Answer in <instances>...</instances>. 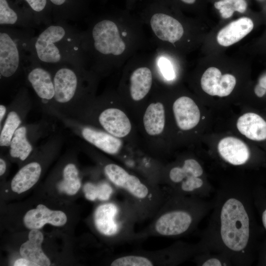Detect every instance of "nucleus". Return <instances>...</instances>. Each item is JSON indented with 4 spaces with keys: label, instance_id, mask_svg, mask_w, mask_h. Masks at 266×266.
Masks as SVG:
<instances>
[{
    "label": "nucleus",
    "instance_id": "obj_1",
    "mask_svg": "<svg viewBox=\"0 0 266 266\" xmlns=\"http://www.w3.org/2000/svg\"><path fill=\"white\" fill-rule=\"evenodd\" d=\"M141 23L126 12L92 21L82 31L83 48L92 69L108 70L135 55L143 43Z\"/></svg>",
    "mask_w": 266,
    "mask_h": 266
},
{
    "label": "nucleus",
    "instance_id": "obj_2",
    "mask_svg": "<svg viewBox=\"0 0 266 266\" xmlns=\"http://www.w3.org/2000/svg\"><path fill=\"white\" fill-rule=\"evenodd\" d=\"M29 56L40 64L53 66L69 64L86 66L82 31L61 20L53 21L32 39Z\"/></svg>",
    "mask_w": 266,
    "mask_h": 266
},
{
    "label": "nucleus",
    "instance_id": "obj_3",
    "mask_svg": "<svg viewBox=\"0 0 266 266\" xmlns=\"http://www.w3.org/2000/svg\"><path fill=\"white\" fill-rule=\"evenodd\" d=\"M104 171L123 195L138 222L152 218L164 200V194L158 184L143 180L115 164L106 165Z\"/></svg>",
    "mask_w": 266,
    "mask_h": 266
},
{
    "label": "nucleus",
    "instance_id": "obj_4",
    "mask_svg": "<svg viewBox=\"0 0 266 266\" xmlns=\"http://www.w3.org/2000/svg\"><path fill=\"white\" fill-rule=\"evenodd\" d=\"M97 230L102 235L113 238L120 243L141 239L134 232L138 222L131 207L124 200L100 205L94 214Z\"/></svg>",
    "mask_w": 266,
    "mask_h": 266
},
{
    "label": "nucleus",
    "instance_id": "obj_5",
    "mask_svg": "<svg viewBox=\"0 0 266 266\" xmlns=\"http://www.w3.org/2000/svg\"><path fill=\"white\" fill-rule=\"evenodd\" d=\"M33 29L0 26V76L8 79L23 69Z\"/></svg>",
    "mask_w": 266,
    "mask_h": 266
},
{
    "label": "nucleus",
    "instance_id": "obj_6",
    "mask_svg": "<svg viewBox=\"0 0 266 266\" xmlns=\"http://www.w3.org/2000/svg\"><path fill=\"white\" fill-rule=\"evenodd\" d=\"M220 218L224 243L234 251L244 249L249 239V222L243 204L235 199H229L222 207Z\"/></svg>",
    "mask_w": 266,
    "mask_h": 266
},
{
    "label": "nucleus",
    "instance_id": "obj_7",
    "mask_svg": "<svg viewBox=\"0 0 266 266\" xmlns=\"http://www.w3.org/2000/svg\"><path fill=\"white\" fill-rule=\"evenodd\" d=\"M49 66L53 78L54 100L57 103L68 104L87 91L86 84L90 78V71L85 66L69 64Z\"/></svg>",
    "mask_w": 266,
    "mask_h": 266
},
{
    "label": "nucleus",
    "instance_id": "obj_8",
    "mask_svg": "<svg viewBox=\"0 0 266 266\" xmlns=\"http://www.w3.org/2000/svg\"><path fill=\"white\" fill-rule=\"evenodd\" d=\"M193 218L184 210L171 209L163 202L145 230L139 233L141 238L148 236H174L185 233Z\"/></svg>",
    "mask_w": 266,
    "mask_h": 266
},
{
    "label": "nucleus",
    "instance_id": "obj_9",
    "mask_svg": "<svg viewBox=\"0 0 266 266\" xmlns=\"http://www.w3.org/2000/svg\"><path fill=\"white\" fill-rule=\"evenodd\" d=\"M23 70L27 80L36 95L43 100H54L55 89L52 72L49 66L37 62L29 56Z\"/></svg>",
    "mask_w": 266,
    "mask_h": 266
},
{
    "label": "nucleus",
    "instance_id": "obj_10",
    "mask_svg": "<svg viewBox=\"0 0 266 266\" xmlns=\"http://www.w3.org/2000/svg\"><path fill=\"white\" fill-rule=\"evenodd\" d=\"M133 67L129 77V92L132 99L139 101L150 92L153 84L151 59L140 58L134 55L129 59Z\"/></svg>",
    "mask_w": 266,
    "mask_h": 266
},
{
    "label": "nucleus",
    "instance_id": "obj_11",
    "mask_svg": "<svg viewBox=\"0 0 266 266\" xmlns=\"http://www.w3.org/2000/svg\"><path fill=\"white\" fill-rule=\"evenodd\" d=\"M203 173L200 165L195 160L184 161L182 166H175L169 171L168 178L174 184H179L180 189L190 192L200 188L203 184L199 177Z\"/></svg>",
    "mask_w": 266,
    "mask_h": 266
},
{
    "label": "nucleus",
    "instance_id": "obj_12",
    "mask_svg": "<svg viewBox=\"0 0 266 266\" xmlns=\"http://www.w3.org/2000/svg\"><path fill=\"white\" fill-rule=\"evenodd\" d=\"M236 84L235 77L231 74L222 75L220 70L215 67L208 68L200 79V86L207 94L220 97L229 96Z\"/></svg>",
    "mask_w": 266,
    "mask_h": 266
},
{
    "label": "nucleus",
    "instance_id": "obj_13",
    "mask_svg": "<svg viewBox=\"0 0 266 266\" xmlns=\"http://www.w3.org/2000/svg\"><path fill=\"white\" fill-rule=\"evenodd\" d=\"M173 114L178 128L188 131L199 123L200 113L197 104L190 97L182 96L176 99L172 106Z\"/></svg>",
    "mask_w": 266,
    "mask_h": 266
},
{
    "label": "nucleus",
    "instance_id": "obj_14",
    "mask_svg": "<svg viewBox=\"0 0 266 266\" xmlns=\"http://www.w3.org/2000/svg\"><path fill=\"white\" fill-rule=\"evenodd\" d=\"M67 221L65 213L61 211L51 210L43 204L28 211L24 218L25 226L31 230L39 229L45 224L55 226L64 225Z\"/></svg>",
    "mask_w": 266,
    "mask_h": 266
},
{
    "label": "nucleus",
    "instance_id": "obj_15",
    "mask_svg": "<svg viewBox=\"0 0 266 266\" xmlns=\"http://www.w3.org/2000/svg\"><path fill=\"white\" fill-rule=\"evenodd\" d=\"M99 122L107 133L118 138L126 136L132 130L128 116L122 110L116 108L103 110L99 116Z\"/></svg>",
    "mask_w": 266,
    "mask_h": 266
},
{
    "label": "nucleus",
    "instance_id": "obj_16",
    "mask_svg": "<svg viewBox=\"0 0 266 266\" xmlns=\"http://www.w3.org/2000/svg\"><path fill=\"white\" fill-rule=\"evenodd\" d=\"M218 150L226 161L233 165L245 164L250 156L247 145L241 140L232 136L221 139L218 144Z\"/></svg>",
    "mask_w": 266,
    "mask_h": 266
},
{
    "label": "nucleus",
    "instance_id": "obj_17",
    "mask_svg": "<svg viewBox=\"0 0 266 266\" xmlns=\"http://www.w3.org/2000/svg\"><path fill=\"white\" fill-rule=\"evenodd\" d=\"M253 27V22L250 18L241 17L220 30L217 35V41L222 46H231L244 38Z\"/></svg>",
    "mask_w": 266,
    "mask_h": 266
},
{
    "label": "nucleus",
    "instance_id": "obj_18",
    "mask_svg": "<svg viewBox=\"0 0 266 266\" xmlns=\"http://www.w3.org/2000/svg\"><path fill=\"white\" fill-rule=\"evenodd\" d=\"M83 137L103 152L110 154H117L122 145L121 140L112 134L90 127L84 128L81 132Z\"/></svg>",
    "mask_w": 266,
    "mask_h": 266
},
{
    "label": "nucleus",
    "instance_id": "obj_19",
    "mask_svg": "<svg viewBox=\"0 0 266 266\" xmlns=\"http://www.w3.org/2000/svg\"><path fill=\"white\" fill-rule=\"evenodd\" d=\"M236 127L242 134L251 140L266 139V121L256 113L249 112L240 116Z\"/></svg>",
    "mask_w": 266,
    "mask_h": 266
},
{
    "label": "nucleus",
    "instance_id": "obj_20",
    "mask_svg": "<svg viewBox=\"0 0 266 266\" xmlns=\"http://www.w3.org/2000/svg\"><path fill=\"white\" fill-rule=\"evenodd\" d=\"M43 240L42 233L38 229H32L29 233V240L21 246V255L38 266H48L50 262L41 249Z\"/></svg>",
    "mask_w": 266,
    "mask_h": 266
},
{
    "label": "nucleus",
    "instance_id": "obj_21",
    "mask_svg": "<svg viewBox=\"0 0 266 266\" xmlns=\"http://www.w3.org/2000/svg\"><path fill=\"white\" fill-rule=\"evenodd\" d=\"M41 172L40 165L37 162H32L25 165L12 179V190L20 194L30 189L38 180Z\"/></svg>",
    "mask_w": 266,
    "mask_h": 266
},
{
    "label": "nucleus",
    "instance_id": "obj_22",
    "mask_svg": "<svg viewBox=\"0 0 266 266\" xmlns=\"http://www.w3.org/2000/svg\"><path fill=\"white\" fill-rule=\"evenodd\" d=\"M143 124L145 131L150 135H157L163 132L165 112L161 102L151 103L148 105L143 116Z\"/></svg>",
    "mask_w": 266,
    "mask_h": 266
},
{
    "label": "nucleus",
    "instance_id": "obj_23",
    "mask_svg": "<svg viewBox=\"0 0 266 266\" xmlns=\"http://www.w3.org/2000/svg\"><path fill=\"white\" fill-rule=\"evenodd\" d=\"M0 26L32 29L35 27L11 8L7 0H0Z\"/></svg>",
    "mask_w": 266,
    "mask_h": 266
},
{
    "label": "nucleus",
    "instance_id": "obj_24",
    "mask_svg": "<svg viewBox=\"0 0 266 266\" xmlns=\"http://www.w3.org/2000/svg\"><path fill=\"white\" fill-rule=\"evenodd\" d=\"M10 154L11 157L25 160L31 153L33 147L27 137V129L19 127L15 131L10 142Z\"/></svg>",
    "mask_w": 266,
    "mask_h": 266
},
{
    "label": "nucleus",
    "instance_id": "obj_25",
    "mask_svg": "<svg viewBox=\"0 0 266 266\" xmlns=\"http://www.w3.org/2000/svg\"><path fill=\"white\" fill-rule=\"evenodd\" d=\"M63 177V181L58 184L59 190L67 195L75 194L81 187L76 166L73 164H67L64 168Z\"/></svg>",
    "mask_w": 266,
    "mask_h": 266
},
{
    "label": "nucleus",
    "instance_id": "obj_26",
    "mask_svg": "<svg viewBox=\"0 0 266 266\" xmlns=\"http://www.w3.org/2000/svg\"><path fill=\"white\" fill-rule=\"evenodd\" d=\"M21 123L20 117L15 111L8 114L0 134L1 146H9L13 135Z\"/></svg>",
    "mask_w": 266,
    "mask_h": 266
},
{
    "label": "nucleus",
    "instance_id": "obj_27",
    "mask_svg": "<svg viewBox=\"0 0 266 266\" xmlns=\"http://www.w3.org/2000/svg\"><path fill=\"white\" fill-rule=\"evenodd\" d=\"M85 196L88 200L94 201L98 199L102 201L108 200L113 193L111 186L106 182L97 185L88 182L83 188Z\"/></svg>",
    "mask_w": 266,
    "mask_h": 266
},
{
    "label": "nucleus",
    "instance_id": "obj_28",
    "mask_svg": "<svg viewBox=\"0 0 266 266\" xmlns=\"http://www.w3.org/2000/svg\"><path fill=\"white\" fill-rule=\"evenodd\" d=\"M215 7L220 11L222 18H230L234 11L244 13L247 7L245 0H220L214 3Z\"/></svg>",
    "mask_w": 266,
    "mask_h": 266
},
{
    "label": "nucleus",
    "instance_id": "obj_29",
    "mask_svg": "<svg viewBox=\"0 0 266 266\" xmlns=\"http://www.w3.org/2000/svg\"><path fill=\"white\" fill-rule=\"evenodd\" d=\"M153 58L154 64L163 77L167 80H172L175 77L174 66L169 57L159 48Z\"/></svg>",
    "mask_w": 266,
    "mask_h": 266
},
{
    "label": "nucleus",
    "instance_id": "obj_30",
    "mask_svg": "<svg viewBox=\"0 0 266 266\" xmlns=\"http://www.w3.org/2000/svg\"><path fill=\"white\" fill-rule=\"evenodd\" d=\"M31 9L35 14L36 19L40 25L43 24L45 26L49 25L42 15V12L45 9L47 0H25Z\"/></svg>",
    "mask_w": 266,
    "mask_h": 266
},
{
    "label": "nucleus",
    "instance_id": "obj_31",
    "mask_svg": "<svg viewBox=\"0 0 266 266\" xmlns=\"http://www.w3.org/2000/svg\"><path fill=\"white\" fill-rule=\"evenodd\" d=\"M14 266H38L35 263L25 258L17 260L14 264Z\"/></svg>",
    "mask_w": 266,
    "mask_h": 266
},
{
    "label": "nucleus",
    "instance_id": "obj_32",
    "mask_svg": "<svg viewBox=\"0 0 266 266\" xmlns=\"http://www.w3.org/2000/svg\"><path fill=\"white\" fill-rule=\"evenodd\" d=\"M220 261L215 258H212L207 260L202 266H221Z\"/></svg>",
    "mask_w": 266,
    "mask_h": 266
},
{
    "label": "nucleus",
    "instance_id": "obj_33",
    "mask_svg": "<svg viewBox=\"0 0 266 266\" xmlns=\"http://www.w3.org/2000/svg\"><path fill=\"white\" fill-rule=\"evenodd\" d=\"M254 92L257 97L261 98L266 94V90L257 84L254 88Z\"/></svg>",
    "mask_w": 266,
    "mask_h": 266
},
{
    "label": "nucleus",
    "instance_id": "obj_34",
    "mask_svg": "<svg viewBox=\"0 0 266 266\" xmlns=\"http://www.w3.org/2000/svg\"><path fill=\"white\" fill-rule=\"evenodd\" d=\"M6 170V164L4 161L0 159V175H3Z\"/></svg>",
    "mask_w": 266,
    "mask_h": 266
},
{
    "label": "nucleus",
    "instance_id": "obj_35",
    "mask_svg": "<svg viewBox=\"0 0 266 266\" xmlns=\"http://www.w3.org/2000/svg\"><path fill=\"white\" fill-rule=\"evenodd\" d=\"M258 84L266 90V74L260 78Z\"/></svg>",
    "mask_w": 266,
    "mask_h": 266
},
{
    "label": "nucleus",
    "instance_id": "obj_36",
    "mask_svg": "<svg viewBox=\"0 0 266 266\" xmlns=\"http://www.w3.org/2000/svg\"><path fill=\"white\" fill-rule=\"evenodd\" d=\"M6 111L5 106L2 104L0 105V122H1Z\"/></svg>",
    "mask_w": 266,
    "mask_h": 266
},
{
    "label": "nucleus",
    "instance_id": "obj_37",
    "mask_svg": "<svg viewBox=\"0 0 266 266\" xmlns=\"http://www.w3.org/2000/svg\"><path fill=\"white\" fill-rule=\"evenodd\" d=\"M67 0H50V1L55 5L62 6L64 5Z\"/></svg>",
    "mask_w": 266,
    "mask_h": 266
},
{
    "label": "nucleus",
    "instance_id": "obj_38",
    "mask_svg": "<svg viewBox=\"0 0 266 266\" xmlns=\"http://www.w3.org/2000/svg\"><path fill=\"white\" fill-rule=\"evenodd\" d=\"M262 221H263L264 226L266 229V209L264 211V212L263 213Z\"/></svg>",
    "mask_w": 266,
    "mask_h": 266
},
{
    "label": "nucleus",
    "instance_id": "obj_39",
    "mask_svg": "<svg viewBox=\"0 0 266 266\" xmlns=\"http://www.w3.org/2000/svg\"><path fill=\"white\" fill-rule=\"evenodd\" d=\"M182 2L187 4H194L196 0H180Z\"/></svg>",
    "mask_w": 266,
    "mask_h": 266
},
{
    "label": "nucleus",
    "instance_id": "obj_40",
    "mask_svg": "<svg viewBox=\"0 0 266 266\" xmlns=\"http://www.w3.org/2000/svg\"><path fill=\"white\" fill-rule=\"evenodd\" d=\"M135 0H127V7L128 8L133 6V4L134 3Z\"/></svg>",
    "mask_w": 266,
    "mask_h": 266
}]
</instances>
